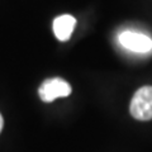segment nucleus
<instances>
[{
    "mask_svg": "<svg viewBox=\"0 0 152 152\" xmlns=\"http://www.w3.org/2000/svg\"><path fill=\"white\" fill-rule=\"evenodd\" d=\"M118 41H119L122 47H124L126 50L131 52L147 53V52L152 51V39L143 33L124 31L119 34Z\"/></svg>",
    "mask_w": 152,
    "mask_h": 152,
    "instance_id": "obj_3",
    "label": "nucleus"
},
{
    "mask_svg": "<svg viewBox=\"0 0 152 152\" xmlns=\"http://www.w3.org/2000/svg\"><path fill=\"white\" fill-rule=\"evenodd\" d=\"M76 26V19L70 15V14H64V15L57 17L53 20V33L58 41H67L74 32Z\"/></svg>",
    "mask_w": 152,
    "mask_h": 152,
    "instance_id": "obj_4",
    "label": "nucleus"
},
{
    "mask_svg": "<svg viewBox=\"0 0 152 152\" xmlns=\"http://www.w3.org/2000/svg\"><path fill=\"white\" fill-rule=\"evenodd\" d=\"M39 98L45 103H51L57 98H65L71 94V86L64 79H47L38 89Z\"/></svg>",
    "mask_w": 152,
    "mask_h": 152,
    "instance_id": "obj_2",
    "label": "nucleus"
},
{
    "mask_svg": "<svg viewBox=\"0 0 152 152\" xmlns=\"http://www.w3.org/2000/svg\"><path fill=\"white\" fill-rule=\"evenodd\" d=\"M3 126H4V119H3V115H1V114H0V133H1Z\"/></svg>",
    "mask_w": 152,
    "mask_h": 152,
    "instance_id": "obj_5",
    "label": "nucleus"
},
{
    "mask_svg": "<svg viewBox=\"0 0 152 152\" xmlns=\"http://www.w3.org/2000/svg\"><path fill=\"white\" fill-rule=\"evenodd\" d=\"M129 112L138 121L152 119V86L138 89L131 100Z\"/></svg>",
    "mask_w": 152,
    "mask_h": 152,
    "instance_id": "obj_1",
    "label": "nucleus"
}]
</instances>
